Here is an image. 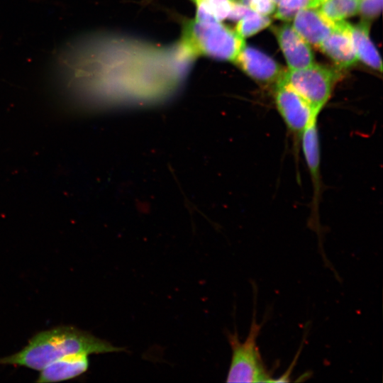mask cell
Here are the masks:
<instances>
[{
  "instance_id": "obj_1",
  "label": "cell",
  "mask_w": 383,
  "mask_h": 383,
  "mask_svg": "<svg viewBox=\"0 0 383 383\" xmlns=\"http://www.w3.org/2000/svg\"><path fill=\"white\" fill-rule=\"evenodd\" d=\"M196 58L180 40L162 46L94 33L68 43L53 72L65 96L79 106H145L177 94Z\"/></svg>"
},
{
  "instance_id": "obj_2",
  "label": "cell",
  "mask_w": 383,
  "mask_h": 383,
  "mask_svg": "<svg viewBox=\"0 0 383 383\" xmlns=\"http://www.w3.org/2000/svg\"><path fill=\"white\" fill-rule=\"evenodd\" d=\"M126 351L89 332L62 326L35 333L19 352L0 358V365H11L40 371L50 363L72 354H103Z\"/></svg>"
},
{
  "instance_id": "obj_3",
  "label": "cell",
  "mask_w": 383,
  "mask_h": 383,
  "mask_svg": "<svg viewBox=\"0 0 383 383\" xmlns=\"http://www.w3.org/2000/svg\"><path fill=\"white\" fill-rule=\"evenodd\" d=\"M179 40L197 57L231 62L245 45L244 38L221 21L195 18L184 22Z\"/></svg>"
},
{
  "instance_id": "obj_4",
  "label": "cell",
  "mask_w": 383,
  "mask_h": 383,
  "mask_svg": "<svg viewBox=\"0 0 383 383\" xmlns=\"http://www.w3.org/2000/svg\"><path fill=\"white\" fill-rule=\"evenodd\" d=\"M252 318L248 335L240 342L238 332L227 333V339L232 350L231 362L226 382H272L274 379L267 370L257 345V337L263 323L256 321V295L254 289Z\"/></svg>"
},
{
  "instance_id": "obj_5",
  "label": "cell",
  "mask_w": 383,
  "mask_h": 383,
  "mask_svg": "<svg viewBox=\"0 0 383 383\" xmlns=\"http://www.w3.org/2000/svg\"><path fill=\"white\" fill-rule=\"evenodd\" d=\"M338 78L336 71L313 64L305 68L284 71L279 81L290 86L319 114L330 99Z\"/></svg>"
},
{
  "instance_id": "obj_6",
  "label": "cell",
  "mask_w": 383,
  "mask_h": 383,
  "mask_svg": "<svg viewBox=\"0 0 383 383\" xmlns=\"http://www.w3.org/2000/svg\"><path fill=\"white\" fill-rule=\"evenodd\" d=\"M276 109L292 135L295 150H299L302 134L319 114L313 111L309 103L290 86L279 81L274 87Z\"/></svg>"
},
{
  "instance_id": "obj_7",
  "label": "cell",
  "mask_w": 383,
  "mask_h": 383,
  "mask_svg": "<svg viewBox=\"0 0 383 383\" xmlns=\"http://www.w3.org/2000/svg\"><path fill=\"white\" fill-rule=\"evenodd\" d=\"M318 118H313L304 130L301 138L300 147L302 149L313 188L309 226L319 235L321 233L319 207L323 184L321 172V150Z\"/></svg>"
},
{
  "instance_id": "obj_8",
  "label": "cell",
  "mask_w": 383,
  "mask_h": 383,
  "mask_svg": "<svg viewBox=\"0 0 383 383\" xmlns=\"http://www.w3.org/2000/svg\"><path fill=\"white\" fill-rule=\"evenodd\" d=\"M258 84L274 87L284 71L272 57L260 50L244 46L233 62Z\"/></svg>"
},
{
  "instance_id": "obj_9",
  "label": "cell",
  "mask_w": 383,
  "mask_h": 383,
  "mask_svg": "<svg viewBox=\"0 0 383 383\" xmlns=\"http://www.w3.org/2000/svg\"><path fill=\"white\" fill-rule=\"evenodd\" d=\"M289 70H299L313 64V52L309 43L292 26L284 24L273 29Z\"/></svg>"
},
{
  "instance_id": "obj_10",
  "label": "cell",
  "mask_w": 383,
  "mask_h": 383,
  "mask_svg": "<svg viewBox=\"0 0 383 383\" xmlns=\"http://www.w3.org/2000/svg\"><path fill=\"white\" fill-rule=\"evenodd\" d=\"M340 68H346L357 61L350 31L346 21L335 22V26L325 40L318 47Z\"/></svg>"
},
{
  "instance_id": "obj_11",
  "label": "cell",
  "mask_w": 383,
  "mask_h": 383,
  "mask_svg": "<svg viewBox=\"0 0 383 383\" xmlns=\"http://www.w3.org/2000/svg\"><path fill=\"white\" fill-rule=\"evenodd\" d=\"M318 8L301 9L292 19L295 30L308 43L317 48L329 35L335 26V22L326 18Z\"/></svg>"
},
{
  "instance_id": "obj_12",
  "label": "cell",
  "mask_w": 383,
  "mask_h": 383,
  "mask_svg": "<svg viewBox=\"0 0 383 383\" xmlns=\"http://www.w3.org/2000/svg\"><path fill=\"white\" fill-rule=\"evenodd\" d=\"M89 365L88 355H68L55 360L42 369L36 382H57L72 379L86 372Z\"/></svg>"
},
{
  "instance_id": "obj_13",
  "label": "cell",
  "mask_w": 383,
  "mask_h": 383,
  "mask_svg": "<svg viewBox=\"0 0 383 383\" xmlns=\"http://www.w3.org/2000/svg\"><path fill=\"white\" fill-rule=\"evenodd\" d=\"M350 31L357 59L370 67L382 72V59L370 38L368 21L363 20L355 26L350 25Z\"/></svg>"
},
{
  "instance_id": "obj_14",
  "label": "cell",
  "mask_w": 383,
  "mask_h": 383,
  "mask_svg": "<svg viewBox=\"0 0 383 383\" xmlns=\"http://www.w3.org/2000/svg\"><path fill=\"white\" fill-rule=\"evenodd\" d=\"M196 6L195 18L221 21L228 18L233 0H191Z\"/></svg>"
},
{
  "instance_id": "obj_15",
  "label": "cell",
  "mask_w": 383,
  "mask_h": 383,
  "mask_svg": "<svg viewBox=\"0 0 383 383\" xmlns=\"http://www.w3.org/2000/svg\"><path fill=\"white\" fill-rule=\"evenodd\" d=\"M319 10L333 22L343 21L359 12L360 0H326Z\"/></svg>"
},
{
  "instance_id": "obj_16",
  "label": "cell",
  "mask_w": 383,
  "mask_h": 383,
  "mask_svg": "<svg viewBox=\"0 0 383 383\" xmlns=\"http://www.w3.org/2000/svg\"><path fill=\"white\" fill-rule=\"evenodd\" d=\"M271 23L267 16L261 15L251 9L237 21L235 28L236 33L243 38L250 37Z\"/></svg>"
},
{
  "instance_id": "obj_17",
  "label": "cell",
  "mask_w": 383,
  "mask_h": 383,
  "mask_svg": "<svg viewBox=\"0 0 383 383\" xmlns=\"http://www.w3.org/2000/svg\"><path fill=\"white\" fill-rule=\"evenodd\" d=\"M319 0H280L276 6L274 17L283 20L291 21L296 13L304 9L319 7Z\"/></svg>"
},
{
  "instance_id": "obj_18",
  "label": "cell",
  "mask_w": 383,
  "mask_h": 383,
  "mask_svg": "<svg viewBox=\"0 0 383 383\" xmlns=\"http://www.w3.org/2000/svg\"><path fill=\"white\" fill-rule=\"evenodd\" d=\"M382 0H360L359 12L364 21L375 18L381 13Z\"/></svg>"
},
{
  "instance_id": "obj_19",
  "label": "cell",
  "mask_w": 383,
  "mask_h": 383,
  "mask_svg": "<svg viewBox=\"0 0 383 383\" xmlns=\"http://www.w3.org/2000/svg\"><path fill=\"white\" fill-rule=\"evenodd\" d=\"M248 6L264 16L274 13L276 9V4L273 0H251Z\"/></svg>"
},
{
  "instance_id": "obj_20",
  "label": "cell",
  "mask_w": 383,
  "mask_h": 383,
  "mask_svg": "<svg viewBox=\"0 0 383 383\" xmlns=\"http://www.w3.org/2000/svg\"><path fill=\"white\" fill-rule=\"evenodd\" d=\"M251 0H239V1L240 3H242L243 4L245 5V6H248L249 4V3L250 2Z\"/></svg>"
},
{
  "instance_id": "obj_21",
  "label": "cell",
  "mask_w": 383,
  "mask_h": 383,
  "mask_svg": "<svg viewBox=\"0 0 383 383\" xmlns=\"http://www.w3.org/2000/svg\"><path fill=\"white\" fill-rule=\"evenodd\" d=\"M321 1V3L322 4L323 2H324L326 0H319Z\"/></svg>"
},
{
  "instance_id": "obj_22",
  "label": "cell",
  "mask_w": 383,
  "mask_h": 383,
  "mask_svg": "<svg viewBox=\"0 0 383 383\" xmlns=\"http://www.w3.org/2000/svg\"><path fill=\"white\" fill-rule=\"evenodd\" d=\"M233 1H236V0H233Z\"/></svg>"
}]
</instances>
